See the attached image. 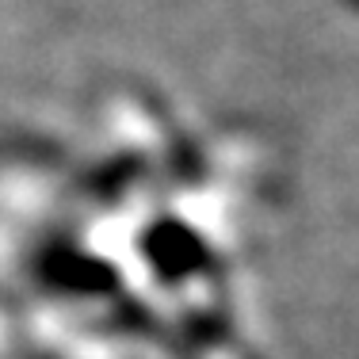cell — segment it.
Here are the masks:
<instances>
[{
  "label": "cell",
  "instance_id": "cell-1",
  "mask_svg": "<svg viewBox=\"0 0 359 359\" xmlns=\"http://www.w3.org/2000/svg\"><path fill=\"white\" fill-rule=\"evenodd\" d=\"M149 252L161 260V268H165L168 276H180V271H191L195 264L203 260V249L191 241V233H187V229H176V226L157 229V237H153Z\"/></svg>",
  "mask_w": 359,
  "mask_h": 359
},
{
  "label": "cell",
  "instance_id": "cell-2",
  "mask_svg": "<svg viewBox=\"0 0 359 359\" xmlns=\"http://www.w3.org/2000/svg\"><path fill=\"white\" fill-rule=\"evenodd\" d=\"M355 4H359V0H355Z\"/></svg>",
  "mask_w": 359,
  "mask_h": 359
}]
</instances>
